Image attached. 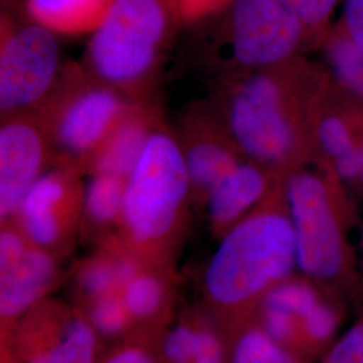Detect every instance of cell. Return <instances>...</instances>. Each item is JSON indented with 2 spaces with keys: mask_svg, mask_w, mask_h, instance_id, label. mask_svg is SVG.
<instances>
[{
  "mask_svg": "<svg viewBox=\"0 0 363 363\" xmlns=\"http://www.w3.org/2000/svg\"><path fill=\"white\" fill-rule=\"evenodd\" d=\"M331 76L328 67L298 55L222 81L211 105L245 159L289 175L313 163V113Z\"/></svg>",
  "mask_w": 363,
  "mask_h": 363,
  "instance_id": "6da1fadb",
  "label": "cell"
},
{
  "mask_svg": "<svg viewBox=\"0 0 363 363\" xmlns=\"http://www.w3.org/2000/svg\"><path fill=\"white\" fill-rule=\"evenodd\" d=\"M286 177H280L259 206L220 237L208 262V298L233 320L235 331L257 322L265 296L298 268Z\"/></svg>",
  "mask_w": 363,
  "mask_h": 363,
  "instance_id": "7a4b0ae2",
  "label": "cell"
},
{
  "mask_svg": "<svg viewBox=\"0 0 363 363\" xmlns=\"http://www.w3.org/2000/svg\"><path fill=\"white\" fill-rule=\"evenodd\" d=\"M346 189L335 172L308 164L286 177V205L300 273L358 304L359 265L349 240L355 211Z\"/></svg>",
  "mask_w": 363,
  "mask_h": 363,
  "instance_id": "3957f363",
  "label": "cell"
},
{
  "mask_svg": "<svg viewBox=\"0 0 363 363\" xmlns=\"http://www.w3.org/2000/svg\"><path fill=\"white\" fill-rule=\"evenodd\" d=\"M191 199L178 136L163 124L125 183L118 242L144 264L164 259L178 241Z\"/></svg>",
  "mask_w": 363,
  "mask_h": 363,
  "instance_id": "277c9868",
  "label": "cell"
},
{
  "mask_svg": "<svg viewBox=\"0 0 363 363\" xmlns=\"http://www.w3.org/2000/svg\"><path fill=\"white\" fill-rule=\"evenodd\" d=\"M179 26L169 0H112L91 31L85 67L132 99H147Z\"/></svg>",
  "mask_w": 363,
  "mask_h": 363,
  "instance_id": "5b68a950",
  "label": "cell"
},
{
  "mask_svg": "<svg viewBox=\"0 0 363 363\" xmlns=\"http://www.w3.org/2000/svg\"><path fill=\"white\" fill-rule=\"evenodd\" d=\"M136 101L85 66L66 65L35 112L49 135L55 163L86 172L91 157Z\"/></svg>",
  "mask_w": 363,
  "mask_h": 363,
  "instance_id": "8992f818",
  "label": "cell"
},
{
  "mask_svg": "<svg viewBox=\"0 0 363 363\" xmlns=\"http://www.w3.org/2000/svg\"><path fill=\"white\" fill-rule=\"evenodd\" d=\"M220 82L307 52V35L286 0H232L213 15Z\"/></svg>",
  "mask_w": 363,
  "mask_h": 363,
  "instance_id": "52a82bcc",
  "label": "cell"
},
{
  "mask_svg": "<svg viewBox=\"0 0 363 363\" xmlns=\"http://www.w3.org/2000/svg\"><path fill=\"white\" fill-rule=\"evenodd\" d=\"M49 27L3 4L0 16L1 118L35 113L61 77V50Z\"/></svg>",
  "mask_w": 363,
  "mask_h": 363,
  "instance_id": "ba28073f",
  "label": "cell"
},
{
  "mask_svg": "<svg viewBox=\"0 0 363 363\" xmlns=\"http://www.w3.org/2000/svg\"><path fill=\"white\" fill-rule=\"evenodd\" d=\"M346 300L306 276H291L265 296L259 323L303 363L320 361L337 339Z\"/></svg>",
  "mask_w": 363,
  "mask_h": 363,
  "instance_id": "9c48e42d",
  "label": "cell"
},
{
  "mask_svg": "<svg viewBox=\"0 0 363 363\" xmlns=\"http://www.w3.org/2000/svg\"><path fill=\"white\" fill-rule=\"evenodd\" d=\"M82 171L55 163L30 189L13 220L27 238L54 256L73 242L82 220Z\"/></svg>",
  "mask_w": 363,
  "mask_h": 363,
  "instance_id": "30bf717a",
  "label": "cell"
},
{
  "mask_svg": "<svg viewBox=\"0 0 363 363\" xmlns=\"http://www.w3.org/2000/svg\"><path fill=\"white\" fill-rule=\"evenodd\" d=\"M6 340L21 363H93L96 328L81 312L57 301H39Z\"/></svg>",
  "mask_w": 363,
  "mask_h": 363,
  "instance_id": "8fae6325",
  "label": "cell"
},
{
  "mask_svg": "<svg viewBox=\"0 0 363 363\" xmlns=\"http://www.w3.org/2000/svg\"><path fill=\"white\" fill-rule=\"evenodd\" d=\"M55 164L49 135L37 113L1 118L0 218L13 220L30 189Z\"/></svg>",
  "mask_w": 363,
  "mask_h": 363,
  "instance_id": "7c38bea8",
  "label": "cell"
},
{
  "mask_svg": "<svg viewBox=\"0 0 363 363\" xmlns=\"http://www.w3.org/2000/svg\"><path fill=\"white\" fill-rule=\"evenodd\" d=\"M57 279L55 256L33 244L13 222L0 233V318L3 330L37 306Z\"/></svg>",
  "mask_w": 363,
  "mask_h": 363,
  "instance_id": "4fadbf2b",
  "label": "cell"
},
{
  "mask_svg": "<svg viewBox=\"0 0 363 363\" xmlns=\"http://www.w3.org/2000/svg\"><path fill=\"white\" fill-rule=\"evenodd\" d=\"M312 140V164L331 169L350 187L363 147V100L345 89L334 76L316 105Z\"/></svg>",
  "mask_w": 363,
  "mask_h": 363,
  "instance_id": "5bb4252c",
  "label": "cell"
},
{
  "mask_svg": "<svg viewBox=\"0 0 363 363\" xmlns=\"http://www.w3.org/2000/svg\"><path fill=\"white\" fill-rule=\"evenodd\" d=\"M177 136L193 199L206 201L216 183L245 159L211 104L199 105L190 111Z\"/></svg>",
  "mask_w": 363,
  "mask_h": 363,
  "instance_id": "9a60e30c",
  "label": "cell"
},
{
  "mask_svg": "<svg viewBox=\"0 0 363 363\" xmlns=\"http://www.w3.org/2000/svg\"><path fill=\"white\" fill-rule=\"evenodd\" d=\"M280 177L244 159L216 183L206 196L208 216L214 233L223 235L245 218L268 196Z\"/></svg>",
  "mask_w": 363,
  "mask_h": 363,
  "instance_id": "2e32d148",
  "label": "cell"
},
{
  "mask_svg": "<svg viewBox=\"0 0 363 363\" xmlns=\"http://www.w3.org/2000/svg\"><path fill=\"white\" fill-rule=\"evenodd\" d=\"M163 124L162 112L150 97L138 100L91 157L86 172L113 174L128 179L152 135Z\"/></svg>",
  "mask_w": 363,
  "mask_h": 363,
  "instance_id": "e0dca14e",
  "label": "cell"
},
{
  "mask_svg": "<svg viewBox=\"0 0 363 363\" xmlns=\"http://www.w3.org/2000/svg\"><path fill=\"white\" fill-rule=\"evenodd\" d=\"M112 0H25L28 15L57 34L93 31Z\"/></svg>",
  "mask_w": 363,
  "mask_h": 363,
  "instance_id": "ac0fdd59",
  "label": "cell"
},
{
  "mask_svg": "<svg viewBox=\"0 0 363 363\" xmlns=\"http://www.w3.org/2000/svg\"><path fill=\"white\" fill-rule=\"evenodd\" d=\"M91 177L85 187L81 220L93 232L106 234L113 228L118 229L127 179L113 174H93Z\"/></svg>",
  "mask_w": 363,
  "mask_h": 363,
  "instance_id": "d6986e66",
  "label": "cell"
},
{
  "mask_svg": "<svg viewBox=\"0 0 363 363\" xmlns=\"http://www.w3.org/2000/svg\"><path fill=\"white\" fill-rule=\"evenodd\" d=\"M331 74L347 91L363 100V48L337 21L322 46Z\"/></svg>",
  "mask_w": 363,
  "mask_h": 363,
  "instance_id": "ffe728a7",
  "label": "cell"
},
{
  "mask_svg": "<svg viewBox=\"0 0 363 363\" xmlns=\"http://www.w3.org/2000/svg\"><path fill=\"white\" fill-rule=\"evenodd\" d=\"M230 363H303L256 322L234 333Z\"/></svg>",
  "mask_w": 363,
  "mask_h": 363,
  "instance_id": "44dd1931",
  "label": "cell"
},
{
  "mask_svg": "<svg viewBox=\"0 0 363 363\" xmlns=\"http://www.w3.org/2000/svg\"><path fill=\"white\" fill-rule=\"evenodd\" d=\"M145 265L123 288V298L132 319L148 320L160 311L166 291L159 276L145 271Z\"/></svg>",
  "mask_w": 363,
  "mask_h": 363,
  "instance_id": "7402d4cb",
  "label": "cell"
},
{
  "mask_svg": "<svg viewBox=\"0 0 363 363\" xmlns=\"http://www.w3.org/2000/svg\"><path fill=\"white\" fill-rule=\"evenodd\" d=\"M306 30L307 49H322L333 30V16L342 0H286Z\"/></svg>",
  "mask_w": 363,
  "mask_h": 363,
  "instance_id": "603a6c76",
  "label": "cell"
},
{
  "mask_svg": "<svg viewBox=\"0 0 363 363\" xmlns=\"http://www.w3.org/2000/svg\"><path fill=\"white\" fill-rule=\"evenodd\" d=\"M91 322L96 331L106 337L123 333L130 325L132 316L123 294L113 292L91 301Z\"/></svg>",
  "mask_w": 363,
  "mask_h": 363,
  "instance_id": "cb8c5ba5",
  "label": "cell"
},
{
  "mask_svg": "<svg viewBox=\"0 0 363 363\" xmlns=\"http://www.w3.org/2000/svg\"><path fill=\"white\" fill-rule=\"evenodd\" d=\"M320 363H363V308L358 319L337 335Z\"/></svg>",
  "mask_w": 363,
  "mask_h": 363,
  "instance_id": "d4e9b609",
  "label": "cell"
},
{
  "mask_svg": "<svg viewBox=\"0 0 363 363\" xmlns=\"http://www.w3.org/2000/svg\"><path fill=\"white\" fill-rule=\"evenodd\" d=\"M199 347V331L189 325H177L167 334L163 354L169 363H193Z\"/></svg>",
  "mask_w": 363,
  "mask_h": 363,
  "instance_id": "484cf974",
  "label": "cell"
},
{
  "mask_svg": "<svg viewBox=\"0 0 363 363\" xmlns=\"http://www.w3.org/2000/svg\"><path fill=\"white\" fill-rule=\"evenodd\" d=\"M232 0H169V6L183 25H196L220 13Z\"/></svg>",
  "mask_w": 363,
  "mask_h": 363,
  "instance_id": "4316f807",
  "label": "cell"
},
{
  "mask_svg": "<svg viewBox=\"0 0 363 363\" xmlns=\"http://www.w3.org/2000/svg\"><path fill=\"white\" fill-rule=\"evenodd\" d=\"M342 3L343 15L339 22L351 38L363 48V0H342Z\"/></svg>",
  "mask_w": 363,
  "mask_h": 363,
  "instance_id": "83f0119b",
  "label": "cell"
},
{
  "mask_svg": "<svg viewBox=\"0 0 363 363\" xmlns=\"http://www.w3.org/2000/svg\"><path fill=\"white\" fill-rule=\"evenodd\" d=\"M198 331L199 347L193 363H225L222 342L217 334L208 328H201Z\"/></svg>",
  "mask_w": 363,
  "mask_h": 363,
  "instance_id": "f1b7e54d",
  "label": "cell"
},
{
  "mask_svg": "<svg viewBox=\"0 0 363 363\" xmlns=\"http://www.w3.org/2000/svg\"><path fill=\"white\" fill-rule=\"evenodd\" d=\"M104 363H155V361L147 349L130 345L111 354Z\"/></svg>",
  "mask_w": 363,
  "mask_h": 363,
  "instance_id": "f546056e",
  "label": "cell"
},
{
  "mask_svg": "<svg viewBox=\"0 0 363 363\" xmlns=\"http://www.w3.org/2000/svg\"><path fill=\"white\" fill-rule=\"evenodd\" d=\"M350 189L355 190L358 194L363 196V147L358 159V164H357V171H355V177L351 182Z\"/></svg>",
  "mask_w": 363,
  "mask_h": 363,
  "instance_id": "4dcf8cb0",
  "label": "cell"
},
{
  "mask_svg": "<svg viewBox=\"0 0 363 363\" xmlns=\"http://www.w3.org/2000/svg\"><path fill=\"white\" fill-rule=\"evenodd\" d=\"M1 363H21L16 359V357L13 355L10 346L6 342H3L1 345Z\"/></svg>",
  "mask_w": 363,
  "mask_h": 363,
  "instance_id": "1f68e13d",
  "label": "cell"
},
{
  "mask_svg": "<svg viewBox=\"0 0 363 363\" xmlns=\"http://www.w3.org/2000/svg\"><path fill=\"white\" fill-rule=\"evenodd\" d=\"M361 249H362V259H361V269H359V276H361V280H359V300H358V306L359 308H363V234L362 241H361Z\"/></svg>",
  "mask_w": 363,
  "mask_h": 363,
  "instance_id": "d6a6232c",
  "label": "cell"
}]
</instances>
